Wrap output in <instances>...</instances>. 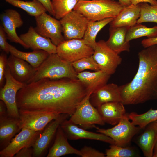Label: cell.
I'll return each mask as SVG.
<instances>
[{
	"label": "cell",
	"instance_id": "obj_21",
	"mask_svg": "<svg viewBox=\"0 0 157 157\" xmlns=\"http://www.w3.org/2000/svg\"><path fill=\"white\" fill-rule=\"evenodd\" d=\"M110 76L99 70L94 72L84 71L79 73L77 78L85 87L88 94L91 95L107 84Z\"/></svg>",
	"mask_w": 157,
	"mask_h": 157
},
{
	"label": "cell",
	"instance_id": "obj_47",
	"mask_svg": "<svg viewBox=\"0 0 157 157\" xmlns=\"http://www.w3.org/2000/svg\"><path fill=\"white\" fill-rule=\"evenodd\" d=\"M156 121L157 123V120Z\"/></svg>",
	"mask_w": 157,
	"mask_h": 157
},
{
	"label": "cell",
	"instance_id": "obj_27",
	"mask_svg": "<svg viewBox=\"0 0 157 157\" xmlns=\"http://www.w3.org/2000/svg\"><path fill=\"white\" fill-rule=\"evenodd\" d=\"M8 45L11 54L26 61L36 69L50 54L47 51L40 49L34 50L31 52H23L8 43Z\"/></svg>",
	"mask_w": 157,
	"mask_h": 157
},
{
	"label": "cell",
	"instance_id": "obj_33",
	"mask_svg": "<svg viewBox=\"0 0 157 157\" xmlns=\"http://www.w3.org/2000/svg\"><path fill=\"white\" fill-rule=\"evenodd\" d=\"M139 4L140 16L136 24L145 22L157 23V5H153L146 3Z\"/></svg>",
	"mask_w": 157,
	"mask_h": 157
},
{
	"label": "cell",
	"instance_id": "obj_19",
	"mask_svg": "<svg viewBox=\"0 0 157 157\" xmlns=\"http://www.w3.org/2000/svg\"><path fill=\"white\" fill-rule=\"evenodd\" d=\"M90 101L94 107L112 102H121L122 98L119 86L111 83L106 84L92 93Z\"/></svg>",
	"mask_w": 157,
	"mask_h": 157
},
{
	"label": "cell",
	"instance_id": "obj_42",
	"mask_svg": "<svg viewBox=\"0 0 157 157\" xmlns=\"http://www.w3.org/2000/svg\"><path fill=\"white\" fill-rule=\"evenodd\" d=\"M131 4L136 5L141 3H149L150 5H157L156 0H131Z\"/></svg>",
	"mask_w": 157,
	"mask_h": 157
},
{
	"label": "cell",
	"instance_id": "obj_35",
	"mask_svg": "<svg viewBox=\"0 0 157 157\" xmlns=\"http://www.w3.org/2000/svg\"><path fill=\"white\" fill-rule=\"evenodd\" d=\"M72 64L77 74L86 69L95 71L100 70L98 64L92 56L80 59L72 63Z\"/></svg>",
	"mask_w": 157,
	"mask_h": 157
},
{
	"label": "cell",
	"instance_id": "obj_24",
	"mask_svg": "<svg viewBox=\"0 0 157 157\" xmlns=\"http://www.w3.org/2000/svg\"><path fill=\"white\" fill-rule=\"evenodd\" d=\"M130 27H110L109 37L106 41L107 45L116 53L119 54L123 51H130L129 42L126 40V35Z\"/></svg>",
	"mask_w": 157,
	"mask_h": 157
},
{
	"label": "cell",
	"instance_id": "obj_46",
	"mask_svg": "<svg viewBox=\"0 0 157 157\" xmlns=\"http://www.w3.org/2000/svg\"><path fill=\"white\" fill-rule=\"evenodd\" d=\"M83 0L88 1V0Z\"/></svg>",
	"mask_w": 157,
	"mask_h": 157
},
{
	"label": "cell",
	"instance_id": "obj_34",
	"mask_svg": "<svg viewBox=\"0 0 157 157\" xmlns=\"http://www.w3.org/2000/svg\"><path fill=\"white\" fill-rule=\"evenodd\" d=\"M105 154L106 157H133L136 156V154L132 148L115 144H111L109 148L106 150Z\"/></svg>",
	"mask_w": 157,
	"mask_h": 157
},
{
	"label": "cell",
	"instance_id": "obj_16",
	"mask_svg": "<svg viewBox=\"0 0 157 157\" xmlns=\"http://www.w3.org/2000/svg\"><path fill=\"white\" fill-rule=\"evenodd\" d=\"M62 129L68 139L77 140L87 139L97 140L110 144H115L114 141L110 137L102 133L88 131L78 127L77 125L66 119L60 124Z\"/></svg>",
	"mask_w": 157,
	"mask_h": 157
},
{
	"label": "cell",
	"instance_id": "obj_18",
	"mask_svg": "<svg viewBox=\"0 0 157 157\" xmlns=\"http://www.w3.org/2000/svg\"><path fill=\"white\" fill-rule=\"evenodd\" d=\"M19 37L29 48L33 50H42L49 54L57 53V46L51 40L39 34L32 26H30L27 32L21 34Z\"/></svg>",
	"mask_w": 157,
	"mask_h": 157
},
{
	"label": "cell",
	"instance_id": "obj_4",
	"mask_svg": "<svg viewBox=\"0 0 157 157\" xmlns=\"http://www.w3.org/2000/svg\"><path fill=\"white\" fill-rule=\"evenodd\" d=\"M124 7L113 0H80L73 10L81 13L89 20L96 21L115 17Z\"/></svg>",
	"mask_w": 157,
	"mask_h": 157
},
{
	"label": "cell",
	"instance_id": "obj_2",
	"mask_svg": "<svg viewBox=\"0 0 157 157\" xmlns=\"http://www.w3.org/2000/svg\"><path fill=\"white\" fill-rule=\"evenodd\" d=\"M138 67L133 79L119 86L124 105H135L157 99V44L138 53Z\"/></svg>",
	"mask_w": 157,
	"mask_h": 157
},
{
	"label": "cell",
	"instance_id": "obj_25",
	"mask_svg": "<svg viewBox=\"0 0 157 157\" xmlns=\"http://www.w3.org/2000/svg\"><path fill=\"white\" fill-rule=\"evenodd\" d=\"M145 128L144 132L138 137L137 144L144 156L152 157L154 148L157 140L156 121L149 124Z\"/></svg>",
	"mask_w": 157,
	"mask_h": 157
},
{
	"label": "cell",
	"instance_id": "obj_22",
	"mask_svg": "<svg viewBox=\"0 0 157 157\" xmlns=\"http://www.w3.org/2000/svg\"><path fill=\"white\" fill-rule=\"evenodd\" d=\"M55 135L54 142L47 157H60L69 154H75L81 156L80 150L75 148L69 143L68 138L60 125L57 129Z\"/></svg>",
	"mask_w": 157,
	"mask_h": 157
},
{
	"label": "cell",
	"instance_id": "obj_26",
	"mask_svg": "<svg viewBox=\"0 0 157 157\" xmlns=\"http://www.w3.org/2000/svg\"><path fill=\"white\" fill-rule=\"evenodd\" d=\"M140 16V4H131L124 6L119 13L109 23L110 27L122 26L131 27L137 23Z\"/></svg>",
	"mask_w": 157,
	"mask_h": 157
},
{
	"label": "cell",
	"instance_id": "obj_1",
	"mask_svg": "<svg viewBox=\"0 0 157 157\" xmlns=\"http://www.w3.org/2000/svg\"><path fill=\"white\" fill-rule=\"evenodd\" d=\"M88 94L78 79L44 78L25 84L18 92L19 109L39 110L71 116Z\"/></svg>",
	"mask_w": 157,
	"mask_h": 157
},
{
	"label": "cell",
	"instance_id": "obj_10",
	"mask_svg": "<svg viewBox=\"0 0 157 157\" xmlns=\"http://www.w3.org/2000/svg\"><path fill=\"white\" fill-rule=\"evenodd\" d=\"M60 20L65 40L83 39L89 21L84 15L75 10Z\"/></svg>",
	"mask_w": 157,
	"mask_h": 157
},
{
	"label": "cell",
	"instance_id": "obj_37",
	"mask_svg": "<svg viewBox=\"0 0 157 157\" xmlns=\"http://www.w3.org/2000/svg\"><path fill=\"white\" fill-rule=\"evenodd\" d=\"M82 157H104L105 154L104 153L87 146H85L80 150Z\"/></svg>",
	"mask_w": 157,
	"mask_h": 157
},
{
	"label": "cell",
	"instance_id": "obj_30",
	"mask_svg": "<svg viewBox=\"0 0 157 157\" xmlns=\"http://www.w3.org/2000/svg\"><path fill=\"white\" fill-rule=\"evenodd\" d=\"M157 36V25L151 28L147 27L141 24H136L130 27L126 35V40L128 42L141 37L148 38Z\"/></svg>",
	"mask_w": 157,
	"mask_h": 157
},
{
	"label": "cell",
	"instance_id": "obj_36",
	"mask_svg": "<svg viewBox=\"0 0 157 157\" xmlns=\"http://www.w3.org/2000/svg\"><path fill=\"white\" fill-rule=\"evenodd\" d=\"M6 53L2 52L0 55V87L1 89L4 84L5 72L7 66L8 58Z\"/></svg>",
	"mask_w": 157,
	"mask_h": 157
},
{
	"label": "cell",
	"instance_id": "obj_7",
	"mask_svg": "<svg viewBox=\"0 0 157 157\" xmlns=\"http://www.w3.org/2000/svg\"><path fill=\"white\" fill-rule=\"evenodd\" d=\"M5 83L0 90V99L6 105L8 115L19 118V110L16 102V96L18 91L25 84L17 81L12 76L8 65L5 71Z\"/></svg>",
	"mask_w": 157,
	"mask_h": 157
},
{
	"label": "cell",
	"instance_id": "obj_20",
	"mask_svg": "<svg viewBox=\"0 0 157 157\" xmlns=\"http://www.w3.org/2000/svg\"><path fill=\"white\" fill-rule=\"evenodd\" d=\"M124 105L121 102H109L101 105L97 108L103 121L114 126L127 115Z\"/></svg>",
	"mask_w": 157,
	"mask_h": 157
},
{
	"label": "cell",
	"instance_id": "obj_8",
	"mask_svg": "<svg viewBox=\"0 0 157 157\" xmlns=\"http://www.w3.org/2000/svg\"><path fill=\"white\" fill-rule=\"evenodd\" d=\"M94 49L84 42L83 39L65 40L57 46L56 53L62 59L72 63L92 56Z\"/></svg>",
	"mask_w": 157,
	"mask_h": 157
},
{
	"label": "cell",
	"instance_id": "obj_45",
	"mask_svg": "<svg viewBox=\"0 0 157 157\" xmlns=\"http://www.w3.org/2000/svg\"><path fill=\"white\" fill-rule=\"evenodd\" d=\"M152 157H157V140L154 148Z\"/></svg>",
	"mask_w": 157,
	"mask_h": 157
},
{
	"label": "cell",
	"instance_id": "obj_38",
	"mask_svg": "<svg viewBox=\"0 0 157 157\" xmlns=\"http://www.w3.org/2000/svg\"><path fill=\"white\" fill-rule=\"evenodd\" d=\"M7 35L2 25L0 26V48L3 52L8 54L10 52Z\"/></svg>",
	"mask_w": 157,
	"mask_h": 157
},
{
	"label": "cell",
	"instance_id": "obj_23",
	"mask_svg": "<svg viewBox=\"0 0 157 157\" xmlns=\"http://www.w3.org/2000/svg\"><path fill=\"white\" fill-rule=\"evenodd\" d=\"M20 131L19 118L9 116L8 114L0 116V149L6 147L15 134Z\"/></svg>",
	"mask_w": 157,
	"mask_h": 157
},
{
	"label": "cell",
	"instance_id": "obj_11",
	"mask_svg": "<svg viewBox=\"0 0 157 157\" xmlns=\"http://www.w3.org/2000/svg\"><path fill=\"white\" fill-rule=\"evenodd\" d=\"M19 110L20 131L23 128L35 131H42L49 123L60 114L44 111Z\"/></svg>",
	"mask_w": 157,
	"mask_h": 157
},
{
	"label": "cell",
	"instance_id": "obj_12",
	"mask_svg": "<svg viewBox=\"0 0 157 157\" xmlns=\"http://www.w3.org/2000/svg\"><path fill=\"white\" fill-rule=\"evenodd\" d=\"M35 20L36 31L42 36L49 38L56 46L65 40L60 20L52 17L46 12L35 17Z\"/></svg>",
	"mask_w": 157,
	"mask_h": 157
},
{
	"label": "cell",
	"instance_id": "obj_43",
	"mask_svg": "<svg viewBox=\"0 0 157 157\" xmlns=\"http://www.w3.org/2000/svg\"><path fill=\"white\" fill-rule=\"evenodd\" d=\"M7 114L6 106L5 103L2 100L0 101V116Z\"/></svg>",
	"mask_w": 157,
	"mask_h": 157
},
{
	"label": "cell",
	"instance_id": "obj_13",
	"mask_svg": "<svg viewBox=\"0 0 157 157\" xmlns=\"http://www.w3.org/2000/svg\"><path fill=\"white\" fill-rule=\"evenodd\" d=\"M42 131H35L23 128L10 142L0 151V157H13L21 149L32 147L35 141Z\"/></svg>",
	"mask_w": 157,
	"mask_h": 157
},
{
	"label": "cell",
	"instance_id": "obj_39",
	"mask_svg": "<svg viewBox=\"0 0 157 157\" xmlns=\"http://www.w3.org/2000/svg\"><path fill=\"white\" fill-rule=\"evenodd\" d=\"M32 147H26L20 150L14 156L15 157H31L33 156Z\"/></svg>",
	"mask_w": 157,
	"mask_h": 157
},
{
	"label": "cell",
	"instance_id": "obj_17",
	"mask_svg": "<svg viewBox=\"0 0 157 157\" xmlns=\"http://www.w3.org/2000/svg\"><path fill=\"white\" fill-rule=\"evenodd\" d=\"M7 65L12 76L17 81L26 84L33 76L36 69L26 61L11 54Z\"/></svg>",
	"mask_w": 157,
	"mask_h": 157
},
{
	"label": "cell",
	"instance_id": "obj_40",
	"mask_svg": "<svg viewBox=\"0 0 157 157\" xmlns=\"http://www.w3.org/2000/svg\"><path fill=\"white\" fill-rule=\"evenodd\" d=\"M141 44L142 46L146 48L152 45L157 44V36L144 39L142 40Z\"/></svg>",
	"mask_w": 157,
	"mask_h": 157
},
{
	"label": "cell",
	"instance_id": "obj_29",
	"mask_svg": "<svg viewBox=\"0 0 157 157\" xmlns=\"http://www.w3.org/2000/svg\"><path fill=\"white\" fill-rule=\"evenodd\" d=\"M13 6L20 8L30 15L37 17L47 11L44 7L37 0L25 1L21 0H3Z\"/></svg>",
	"mask_w": 157,
	"mask_h": 157
},
{
	"label": "cell",
	"instance_id": "obj_9",
	"mask_svg": "<svg viewBox=\"0 0 157 157\" xmlns=\"http://www.w3.org/2000/svg\"><path fill=\"white\" fill-rule=\"evenodd\" d=\"M92 56L100 70L110 76L115 72L122 61L119 54L110 48L103 40L97 42Z\"/></svg>",
	"mask_w": 157,
	"mask_h": 157
},
{
	"label": "cell",
	"instance_id": "obj_15",
	"mask_svg": "<svg viewBox=\"0 0 157 157\" xmlns=\"http://www.w3.org/2000/svg\"><path fill=\"white\" fill-rule=\"evenodd\" d=\"M70 116L66 114H60L40 134L35 141L32 147L33 156H41L47 148L52 138L56 135L58 127L65 120Z\"/></svg>",
	"mask_w": 157,
	"mask_h": 157
},
{
	"label": "cell",
	"instance_id": "obj_31",
	"mask_svg": "<svg viewBox=\"0 0 157 157\" xmlns=\"http://www.w3.org/2000/svg\"><path fill=\"white\" fill-rule=\"evenodd\" d=\"M128 118L135 125L141 129L145 128L149 124L157 120V109L151 108L146 112L138 114L132 112L128 114Z\"/></svg>",
	"mask_w": 157,
	"mask_h": 157
},
{
	"label": "cell",
	"instance_id": "obj_28",
	"mask_svg": "<svg viewBox=\"0 0 157 157\" xmlns=\"http://www.w3.org/2000/svg\"><path fill=\"white\" fill-rule=\"evenodd\" d=\"M114 18H109L96 21L89 20L83 39L85 44L94 49L97 42L96 36L98 32L105 26L110 23Z\"/></svg>",
	"mask_w": 157,
	"mask_h": 157
},
{
	"label": "cell",
	"instance_id": "obj_41",
	"mask_svg": "<svg viewBox=\"0 0 157 157\" xmlns=\"http://www.w3.org/2000/svg\"><path fill=\"white\" fill-rule=\"evenodd\" d=\"M44 7L47 11L51 15L54 16L51 1V0H37Z\"/></svg>",
	"mask_w": 157,
	"mask_h": 157
},
{
	"label": "cell",
	"instance_id": "obj_5",
	"mask_svg": "<svg viewBox=\"0 0 157 157\" xmlns=\"http://www.w3.org/2000/svg\"><path fill=\"white\" fill-rule=\"evenodd\" d=\"M90 96L87 95L69 119L72 123L85 128H95L96 124L103 126L105 123L97 108L91 103Z\"/></svg>",
	"mask_w": 157,
	"mask_h": 157
},
{
	"label": "cell",
	"instance_id": "obj_44",
	"mask_svg": "<svg viewBox=\"0 0 157 157\" xmlns=\"http://www.w3.org/2000/svg\"><path fill=\"white\" fill-rule=\"evenodd\" d=\"M120 3L124 6H128L131 5V0H118Z\"/></svg>",
	"mask_w": 157,
	"mask_h": 157
},
{
	"label": "cell",
	"instance_id": "obj_3",
	"mask_svg": "<svg viewBox=\"0 0 157 157\" xmlns=\"http://www.w3.org/2000/svg\"><path fill=\"white\" fill-rule=\"evenodd\" d=\"M77 75L71 63L63 60L56 53L50 54L26 84L44 78L77 79Z\"/></svg>",
	"mask_w": 157,
	"mask_h": 157
},
{
	"label": "cell",
	"instance_id": "obj_6",
	"mask_svg": "<svg viewBox=\"0 0 157 157\" xmlns=\"http://www.w3.org/2000/svg\"><path fill=\"white\" fill-rule=\"evenodd\" d=\"M127 115L115 126L107 129L96 126V131L107 136L113 140L115 144L125 147L141 129L129 121Z\"/></svg>",
	"mask_w": 157,
	"mask_h": 157
},
{
	"label": "cell",
	"instance_id": "obj_14",
	"mask_svg": "<svg viewBox=\"0 0 157 157\" xmlns=\"http://www.w3.org/2000/svg\"><path fill=\"white\" fill-rule=\"evenodd\" d=\"M0 18L7 39L11 42L20 44L25 48H29L16 32V28L21 27L23 24V21L19 13L14 9H8L1 14Z\"/></svg>",
	"mask_w": 157,
	"mask_h": 157
},
{
	"label": "cell",
	"instance_id": "obj_32",
	"mask_svg": "<svg viewBox=\"0 0 157 157\" xmlns=\"http://www.w3.org/2000/svg\"><path fill=\"white\" fill-rule=\"evenodd\" d=\"M80 0H51L54 17L60 20L74 9Z\"/></svg>",
	"mask_w": 157,
	"mask_h": 157
}]
</instances>
